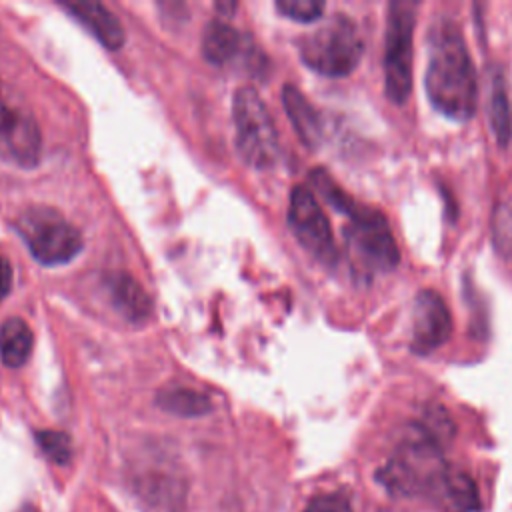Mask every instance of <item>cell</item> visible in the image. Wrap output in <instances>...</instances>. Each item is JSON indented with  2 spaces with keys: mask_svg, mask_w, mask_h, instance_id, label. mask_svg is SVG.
<instances>
[{
  "mask_svg": "<svg viewBox=\"0 0 512 512\" xmlns=\"http://www.w3.org/2000/svg\"><path fill=\"white\" fill-rule=\"evenodd\" d=\"M156 404L182 418H198L212 410L210 398L192 388H166L156 396Z\"/></svg>",
  "mask_w": 512,
  "mask_h": 512,
  "instance_id": "obj_19",
  "label": "cell"
},
{
  "mask_svg": "<svg viewBox=\"0 0 512 512\" xmlns=\"http://www.w3.org/2000/svg\"><path fill=\"white\" fill-rule=\"evenodd\" d=\"M492 240L502 258H512V208L498 204L492 212Z\"/></svg>",
  "mask_w": 512,
  "mask_h": 512,
  "instance_id": "obj_21",
  "label": "cell"
},
{
  "mask_svg": "<svg viewBox=\"0 0 512 512\" xmlns=\"http://www.w3.org/2000/svg\"><path fill=\"white\" fill-rule=\"evenodd\" d=\"M134 492L142 502L162 512H180L186 504V484L172 472L150 470L136 476Z\"/></svg>",
  "mask_w": 512,
  "mask_h": 512,
  "instance_id": "obj_11",
  "label": "cell"
},
{
  "mask_svg": "<svg viewBox=\"0 0 512 512\" xmlns=\"http://www.w3.org/2000/svg\"><path fill=\"white\" fill-rule=\"evenodd\" d=\"M450 466L442 456V444L418 426L378 470V482L394 496H434Z\"/></svg>",
  "mask_w": 512,
  "mask_h": 512,
  "instance_id": "obj_2",
  "label": "cell"
},
{
  "mask_svg": "<svg viewBox=\"0 0 512 512\" xmlns=\"http://www.w3.org/2000/svg\"><path fill=\"white\" fill-rule=\"evenodd\" d=\"M234 140L244 164L256 170L274 166L278 160V134L272 116L252 86L236 90L232 100Z\"/></svg>",
  "mask_w": 512,
  "mask_h": 512,
  "instance_id": "obj_5",
  "label": "cell"
},
{
  "mask_svg": "<svg viewBox=\"0 0 512 512\" xmlns=\"http://www.w3.org/2000/svg\"><path fill=\"white\" fill-rule=\"evenodd\" d=\"M424 86L430 104L450 120L466 122L478 104L474 64L460 28L438 20L428 34V66Z\"/></svg>",
  "mask_w": 512,
  "mask_h": 512,
  "instance_id": "obj_1",
  "label": "cell"
},
{
  "mask_svg": "<svg viewBox=\"0 0 512 512\" xmlns=\"http://www.w3.org/2000/svg\"><path fill=\"white\" fill-rule=\"evenodd\" d=\"M110 298L114 306L120 310L122 316H126L132 322L146 320L152 310V302L144 288L128 274H114L108 278Z\"/></svg>",
  "mask_w": 512,
  "mask_h": 512,
  "instance_id": "obj_15",
  "label": "cell"
},
{
  "mask_svg": "<svg viewBox=\"0 0 512 512\" xmlns=\"http://www.w3.org/2000/svg\"><path fill=\"white\" fill-rule=\"evenodd\" d=\"M282 102L288 114V120L294 126L298 138L308 146L316 148L322 140V122L316 108L308 102V98L292 84H286L282 90Z\"/></svg>",
  "mask_w": 512,
  "mask_h": 512,
  "instance_id": "obj_14",
  "label": "cell"
},
{
  "mask_svg": "<svg viewBox=\"0 0 512 512\" xmlns=\"http://www.w3.org/2000/svg\"><path fill=\"white\" fill-rule=\"evenodd\" d=\"M416 4L396 0L388 4L384 36V88L394 104H404L412 90V38Z\"/></svg>",
  "mask_w": 512,
  "mask_h": 512,
  "instance_id": "obj_7",
  "label": "cell"
},
{
  "mask_svg": "<svg viewBox=\"0 0 512 512\" xmlns=\"http://www.w3.org/2000/svg\"><path fill=\"white\" fill-rule=\"evenodd\" d=\"M36 444L44 452V456L54 464H68L72 458V440L66 432L60 430H38L34 434Z\"/></svg>",
  "mask_w": 512,
  "mask_h": 512,
  "instance_id": "obj_20",
  "label": "cell"
},
{
  "mask_svg": "<svg viewBox=\"0 0 512 512\" xmlns=\"http://www.w3.org/2000/svg\"><path fill=\"white\" fill-rule=\"evenodd\" d=\"M276 10L284 18L308 24L322 16L324 2H320V0H278Z\"/></svg>",
  "mask_w": 512,
  "mask_h": 512,
  "instance_id": "obj_22",
  "label": "cell"
},
{
  "mask_svg": "<svg viewBox=\"0 0 512 512\" xmlns=\"http://www.w3.org/2000/svg\"><path fill=\"white\" fill-rule=\"evenodd\" d=\"M248 42L250 38L240 34L234 26L220 20H212L204 28L202 52H204V58L214 66H226L238 60L242 54H246Z\"/></svg>",
  "mask_w": 512,
  "mask_h": 512,
  "instance_id": "obj_13",
  "label": "cell"
},
{
  "mask_svg": "<svg viewBox=\"0 0 512 512\" xmlns=\"http://www.w3.org/2000/svg\"><path fill=\"white\" fill-rule=\"evenodd\" d=\"M302 512H352V504L348 494L328 492L314 496Z\"/></svg>",
  "mask_w": 512,
  "mask_h": 512,
  "instance_id": "obj_23",
  "label": "cell"
},
{
  "mask_svg": "<svg viewBox=\"0 0 512 512\" xmlns=\"http://www.w3.org/2000/svg\"><path fill=\"white\" fill-rule=\"evenodd\" d=\"M16 512H38V508L32 506V504H24V506H20Z\"/></svg>",
  "mask_w": 512,
  "mask_h": 512,
  "instance_id": "obj_25",
  "label": "cell"
},
{
  "mask_svg": "<svg viewBox=\"0 0 512 512\" xmlns=\"http://www.w3.org/2000/svg\"><path fill=\"white\" fill-rule=\"evenodd\" d=\"M344 216L348 218L344 238L356 276L370 282L376 274L396 268L400 250L386 216L376 208L358 202H354Z\"/></svg>",
  "mask_w": 512,
  "mask_h": 512,
  "instance_id": "obj_3",
  "label": "cell"
},
{
  "mask_svg": "<svg viewBox=\"0 0 512 512\" xmlns=\"http://www.w3.org/2000/svg\"><path fill=\"white\" fill-rule=\"evenodd\" d=\"M14 226L42 266H62L74 260L84 248L80 230L48 206L24 210Z\"/></svg>",
  "mask_w": 512,
  "mask_h": 512,
  "instance_id": "obj_6",
  "label": "cell"
},
{
  "mask_svg": "<svg viewBox=\"0 0 512 512\" xmlns=\"http://www.w3.org/2000/svg\"><path fill=\"white\" fill-rule=\"evenodd\" d=\"M62 8H66L108 50L122 48L126 40L124 28L104 4L92 0H72L62 2Z\"/></svg>",
  "mask_w": 512,
  "mask_h": 512,
  "instance_id": "obj_12",
  "label": "cell"
},
{
  "mask_svg": "<svg viewBox=\"0 0 512 512\" xmlns=\"http://www.w3.org/2000/svg\"><path fill=\"white\" fill-rule=\"evenodd\" d=\"M42 134L34 116L6 100L0 84V152L20 168H34L40 160Z\"/></svg>",
  "mask_w": 512,
  "mask_h": 512,
  "instance_id": "obj_9",
  "label": "cell"
},
{
  "mask_svg": "<svg viewBox=\"0 0 512 512\" xmlns=\"http://www.w3.org/2000/svg\"><path fill=\"white\" fill-rule=\"evenodd\" d=\"M434 498L444 512H474L480 508L474 480L466 472H458L452 468L444 476Z\"/></svg>",
  "mask_w": 512,
  "mask_h": 512,
  "instance_id": "obj_16",
  "label": "cell"
},
{
  "mask_svg": "<svg viewBox=\"0 0 512 512\" xmlns=\"http://www.w3.org/2000/svg\"><path fill=\"white\" fill-rule=\"evenodd\" d=\"M488 120L496 142L506 148L512 140V104L508 96L506 78L500 68L492 70L490 92H488Z\"/></svg>",
  "mask_w": 512,
  "mask_h": 512,
  "instance_id": "obj_17",
  "label": "cell"
},
{
  "mask_svg": "<svg viewBox=\"0 0 512 512\" xmlns=\"http://www.w3.org/2000/svg\"><path fill=\"white\" fill-rule=\"evenodd\" d=\"M288 226L296 240L320 262L334 264L338 250L330 222L318 204L314 192L306 186H294L288 204Z\"/></svg>",
  "mask_w": 512,
  "mask_h": 512,
  "instance_id": "obj_8",
  "label": "cell"
},
{
  "mask_svg": "<svg viewBox=\"0 0 512 512\" xmlns=\"http://www.w3.org/2000/svg\"><path fill=\"white\" fill-rule=\"evenodd\" d=\"M10 288H12V266L8 258L0 254V302L8 296Z\"/></svg>",
  "mask_w": 512,
  "mask_h": 512,
  "instance_id": "obj_24",
  "label": "cell"
},
{
  "mask_svg": "<svg viewBox=\"0 0 512 512\" xmlns=\"http://www.w3.org/2000/svg\"><path fill=\"white\" fill-rule=\"evenodd\" d=\"M34 334L26 320L12 316L0 326V358L8 368H20L30 358Z\"/></svg>",
  "mask_w": 512,
  "mask_h": 512,
  "instance_id": "obj_18",
  "label": "cell"
},
{
  "mask_svg": "<svg viewBox=\"0 0 512 512\" xmlns=\"http://www.w3.org/2000/svg\"><path fill=\"white\" fill-rule=\"evenodd\" d=\"M450 334L452 314L444 298L432 288L420 290L412 308L410 350L414 354H430L432 350L440 348Z\"/></svg>",
  "mask_w": 512,
  "mask_h": 512,
  "instance_id": "obj_10",
  "label": "cell"
},
{
  "mask_svg": "<svg viewBox=\"0 0 512 512\" xmlns=\"http://www.w3.org/2000/svg\"><path fill=\"white\" fill-rule=\"evenodd\" d=\"M302 62L330 78L348 76L360 62L364 42L356 22L346 14H334L328 22L300 40Z\"/></svg>",
  "mask_w": 512,
  "mask_h": 512,
  "instance_id": "obj_4",
  "label": "cell"
}]
</instances>
